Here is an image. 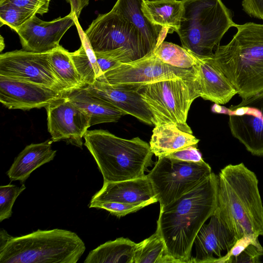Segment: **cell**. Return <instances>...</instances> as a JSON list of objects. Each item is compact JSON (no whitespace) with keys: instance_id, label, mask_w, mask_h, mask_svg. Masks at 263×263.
<instances>
[{"instance_id":"obj_1","label":"cell","mask_w":263,"mask_h":263,"mask_svg":"<svg viewBox=\"0 0 263 263\" xmlns=\"http://www.w3.org/2000/svg\"><path fill=\"white\" fill-rule=\"evenodd\" d=\"M218 176L212 173L194 189L160 207L157 229L167 253L190 263L195 237L217 207Z\"/></svg>"},{"instance_id":"obj_2","label":"cell","mask_w":263,"mask_h":263,"mask_svg":"<svg viewBox=\"0 0 263 263\" xmlns=\"http://www.w3.org/2000/svg\"><path fill=\"white\" fill-rule=\"evenodd\" d=\"M258 183L255 174L243 163L229 164L219 174L217 210L238 240L263 236Z\"/></svg>"},{"instance_id":"obj_3","label":"cell","mask_w":263,"mask_h":263,"mask_svg":"<svg viewBox=\"0 0 263 263\" xmlns=\"http://www.w3.org/2000/svg\"><path fill=\"white\" fill-rule=\"evenodd\" d=\"M227 44L218 46L212 60L242 99L263 91V24L237 25Z\"/></svg>"},{"instance_id":"obj_4","label":"cell","mask_w":263,"mask_h":263,"mask_svg":"<svg viewBox=\"0 0 263 263\" xmlns=\"http://www.w3.org/2000/svg\"><path fill=\"white\" fill-rule=\"evenodd\" d=\"M84 145L101 172L104 182L145 177L154 155L149 144L139 137L123 139L106 130H87Z\"/></svg>"},{"instance_id":"obj_5","label":"cell","mask_w":263,"mask_h":263,"mask_svg":"<svg viewBox=\"0 0 263 263\" xmlns=\"http://www.w3.org/2000/svg\"><path fill=\"white\" fill-rule=\"evenodd\" d=\"M85 249L74 232L39 229L22 236H11L0 247V262L76 263Z\"/></svg>"},{"instance_id":"obj_6","label":"cell","mask_w":263,"mask_h":263,"mask_svg":"<svg viewBox=\"0 0 263 263\" xmlns=\"http://www.w3.org/2000/svg\"><path fill=\"white\" fill-rule=\"evenodd\" d=\"M183 10L176 31L182 47L199 57H210L224 34L237 25L221 0H182Z\"/></svg>"},{"instance_id":"obj_7","label":"cell","mask_w":263,"mask_h":263,"mask_svg":"<svg viewBox=\"0 0 263 263\" xmlns=\"http://www.w3.org/2000/svg\"><path fill=\"white\" fill-rule=\"evenodd\" d=\"M138 91L152 112L155 126L173 123L180 130L193 134L187 118L192 103L201 97L196 73L143 85Z\"/></svg>"},{"instance_id":"obj_8","label":"cell","mask_w":263,"mask_h":263,"mask_svg":"<svg viewBox=\"0 0 263 263\" xmlns=\"http://www.w3.org/2000/svg\"><path fill=\"white\" fill-rule=\"evenodd\" d=\"M212 173L204 161H183L167 156L158 158L147 175L160 207L180 197L199 184Z\"/></svg>"},{"instance_id":"obj_9","label":"cell","mask_w":263,"mask_h":263,"mask_svg":"<svg viewBox=\"0 0 263 263\" xmlns=\"http://www.w3.org/2000/svg\"><path fill=\"white\" fill-rule=\"evenodd\" d=\"M84 33L95 52L123 50L134 60L149 54L137 28L112 10L99 14Z\"/></svg>"},{"instance_id":"obj_10","label":"cell","mask_w":263,"mask_h":263,"mask_svg":"<svg viewBox=\"0 0 263 263\" xmlns=\"http://www.w3.org/2000/svg\"><path fill=\"white\" fill-rule=\"evenodd\" d=\"M195 74L194 68L185 69L169 65L152 52L138 60L121 63L96 80L138 90L143 85Z\"/></svg>"},{"instance_id":"obj_11","label":"cell","mask_w":263,"mask_h":263,"mask_svg":"<svg viewBox=\"0 0 263 263\" xmlns=\"http://www.w3.org/2000/svg\"><path fill=\"white\" fill-rule=\"evenodd\" d=\"M49 52L37 53L24 49L0 55V75L50 87L64 93L68 90L55 74Z\"/></svg>"},{"instance_id":"obj_12","label":"cell","mask_w":263,"mask_h":263,"mask_svg":"<svg viewBox=\"0 0 263 263\" xmlns=\"http://www.w3.org/2000/svg\"><path fill=\"white\" fill-rule=\"evenodd\" d=\"M233 136L253 155L263 156V91L228 108Z\"/></svg>"},{"instance_id":"obj_13","label":"cell","mask_w":263,"mask_h":263,"mask_svg":"<svg viewBox=\"0 0 263 263\" xmlns=\"http://www.w3.org/2000/svg\"><path fill=\"white\" fill-rule=\"evenodd\" d=\"M48 130L53 142L65 140L82 148V138L90 127V118L64 94L45 107Z\"/></svg>"},{"instance_id":"obj_14","label":"cell","mask_w":263,"mask_h":263,"mask_svg":"<svg viewBox=\"0 0 263 263\" xmlns=\"http://www.w3.org/2000/svg\"><path fill=\"white\" fill-rule=\"evenodd\" d=\"M238 239L216 209L204 223L194 241L196 255L190 263H221Z\"/></svg>"},{"instance_id":"obj_15","label":"cell","mask_w":263,"mask_h":263,"mask_svg":"<svg viewBox=\"0 0 263 263\" xmlns=\"http://www.w3.org/2000/svg\"><path fill=\"white\" fill-rule=\"evenodd\" d=\"M76 18L71 12L50 22L41 20L34 15L16 32L23 49L37 53L50 52L60 45L68 29L76 25Z\"/></svg>"},{"instance_id":"obj_16","label":"cell","mask_w":263,"mask_h":263,"mask_svg":"<svg viewBox=\"0 0 263 263\" xmlns=\"http://www.w3.org/2000/svg\"><path fill=\"white\" fill-rule=\"evenodd\" d=\"M64 94L42 85L0 75V102L9 109L45 108Z\"/></svg>"},{"instance_id":"obj_17","label":"cell","mask_w":263,"mask_h":263,"mask_svg":"<svg viewBox=\"0 0 263 263\" xmlns=\"http://www.w3.org/2000/svg\"><path fill=\"white\" fill-rule=\"evenodd\" d=\"M85 87L90 92L110 103L125 115H130L145 124L154 125L152 112L138 89L114 86L98 80Z\"/></svg>"},{"instance_id":"obj_18","label":"cell","mask_w":263,"mask_h":263,"mask_svg":"<svg viewBox=\"0 0 263 263\" xmlns=\"http://www.w3.org/2000/svg\"><path fill=\"white\" fill-rule=\"evenodd\" d=\"M90 201L149 205L158 201L147 175L134 179L104 182L102 187Z\"/></svg>"},{"instance_id":"obj_19","label":"cell","mask_w":263,"mask_h":263,"mask_svg":"<svg viewBox=\"0 0 263 263\" xmlns=\"http://www.w3.org/2000/svg\"><path fill=\"white\" fill-rule=\"evenodd\" d=\"M193 67L198 79L201 98L222 105L237 94L228 79L214 64L212 57H199Z\"/></svg>"},{"instance_id":"obj_20","label":"cell","mask_w":263,"mask_h":263,"mask_svg":"<svg viewBox=\"0 0 263 263\" xmlns=\"http://www.w3.org/2000/svg\"><path fill=\"white\" fill-rule=\"evenodd\" d=\"M144 0H117L112 10L126 18L139 31L148 53L164 41L169 30L152 24L142 11Z\"/></svg>"},{"instance_id":"obj_21","label":"cell","mask_w":263,"mask_h":263,"mask_svg":"<svg viewBox=\"0 0 263 263\" xmlns=\"http://www.w3.org/2000/svg\"><path fill=\"white\" fill-rule=\"evenodd\" d=\"M51 139L27 145L15 158L7 172L11 181L25 182L35 169L52 160L57 153L53 150Z\"/></svg>"},{"instance_id":"obj_22","label":"cell","mask_w":263,"mask_h":263,"mask_svg":"<svg viewBox=\"0 0 263 263\" xmlns=\"http://www.w3.org/2000/svg\"><path fill=\"white\" fill-rule=\"evenodd\" d=\"M90 118V126L115 122L125 114L104 99L90 92L85 86L64 94Z\"/></svg>"},{"instance_id":"obj_23","label":"cell","mask_w":263,"mask_h":263,"mask_svg":"<svg viewBox=\"0 0 263 263\" xmlns=\"http://www.w3.org/2000/svg\"><path fill=\"white\" fill-rule=\"evenodd\" d=\"M199 140L193 134L180 130L173 123L155 125L149 145L157 157L166 156L186 146L197 144Z\"/></svg>"},{"instance_id":"obj_24","label":"cell","mask_w":263,"mask_h":263,"mask_svg":"<svg viewBox=\"0 0 263 263\" xmlns=\"http://www.w3.org/2000/svg\"><path fill=\"white\" fill-rule=\"evenodd\" d=\"M183 10L182 1H143L142 11L154 25L167 29L170 33L179 28Z\"/></svg>"},{"instance_id":"obj_25","label":"cell","mask_w":263,"mask_h":263,"mask_svg":"<svg viewBox=\"0 0 263 263\" xmlns=\"http://www.w3.org/2000/svg\"><path fill=\"white\" fill-rule=\"evenodd\" d=\"M137 243L128 238H118L89 252L84 263H134Z\"/></svg>"},{"instance_id":"obj_26","label":"cell","mask_w":263,"mask_h":263,"mask_svg":"<svg viewBox=\"0 0 263 263\" xmlns=\"http://www.w3.org/2000/svg\"><path fill=\"white\" fill-rule=\"evenodd\" d=\"M76 25L81 40V45L77 50L70 52V55L82 81L86 86L92 84L103 73L98 63L95 52L84 31L80 26L77 18L76 20Z\"/></svg>"},{"instance_id":"obj_27","label":"cell","mask_w":263,"mask_h":263,"mask_svg":"<svg viewBox=\"0 0 263 263\" xmlns=\"http://www.w3.org/2000/svg\"><path fill=\"white\" fill-rule=\"evenodd\" d=\"M51 67L68 91L85 86L70 57V52L59 45L49 52Z\"/></svg>"},{"instance_id":"obj_28","label":"cell","mask_w":263,"mask_h":263,"mask_svg":"<svg viewBox=\"0 0 263 263\" xmlns=\"http://www.w3.org/2000/svg\"><path fill=\"white\" fill-rule=\"evenodd\" d=\"M179 263L170 255L158 230L149 237L137 243L134 263Z\"/></svg>"},{"instance_id":"obj_29","label":"cell","mask_w":263,"mask_h":263,"mask_svg":"<svg viewBox=\"0 0 263 263\" xmlns=\"http://www.w3.org/2000/svg\"><path fill=\"white\" fill-rule=\"evenodd\" d=\"M153 52L163 62L178 68H192L197 61V56L184 47L165 41Z\"/></svg>"},{"instance_id":"obj_30","label":"cell","mask_w":263,"mask_h":263,"mask_svg":"<svg viewBox=\"0 0 263 263\" xmlns=\"http://www.w3.org/2000/svg\"><path fill=\"white\" fill-rule=\"evenodd\" d=\"M35 14L11 3H0L1 26L7 25L16 32L23 25Z\"/></svg>"},{"instance_id":"obj_31","label":"cell","mask_w":263,"mask_h":263,"mask_svg":"<svg viewBox=\"0 0 263 263\" xmlns=\"http://www.w3.org/2000/svg\"><path fill=\"white\" fill-rule=\"evenodd\" d=\"M25 189L24 184L20 187L11 184L1 185L0 222L11 216L13 204L17 197Z\"/></svg>"},{"instance_id":"obj_32","label":"cell","mask_w":263,"mask_h":263,"mask_svg":"<svg viewBox=\"0 0 263 263\" xmlns=\"http://www.w3.org/2000/svg\"><path fill=\"white\" fill-rule=\"evenodd\" d=\"M148 205L147 203L134 204L114 202L90 201L89 207L105 210L111 215L120 218L129 213L136 212Z\"/></svg>"},{"instance_id":"obj_33","label":"cell","mask_w":263,"mask_h":263,"mask_svg":"<svg viewBox=\"0 0 263 263\" xmlns=\"http://www.w3.org/2000/svg\"><path fill=\"white\" fill-rule=\"evenodd\" d=\"M263 255V247L259 242L251 243L237 255L231 257L225 263H259Z\"/></svg>"},{"instance_id":"obj_34","label":"cell","mask_w":263,"mask_h":263,"mask_svg":"<svg viewBox=\"0 0 263 263\" xmlns=\"http://www.w3.org/2000/svg\"><path fill=\"white\" fill-rule=\"evenodd\" d=\"M50 2V0H0V3H9L40 15L48 11Z\"/></svg>"},{"instance_id":"obj_35","label":"cell","mask_w":263,"mask_h":263,"mask_svg":"<svg viewBox=\"0 0 263 263\" xmlns=\"http://www.w3.org/2000/svg\"><path fill=\"white\" fill-rule=\"evenodd\" d=\"M166 156L187 162H200L204 161L201 153L197 149V144L186 146Z\"/></svg>"},{"instance_id":"obj_36","label":"cell","mask_w":263,"mask_h":263,"mask_svg":"<svg viewBox=\"0 0 263 263\" xmlns=\"http://www.w3.org/2000/svg\"><path fill=\"white\" fill-rule=\"evenodd\" d=\"M242 6L250 16L263 20V0H242Z\"/></svg>"},{"instance_id":"obj_37","label":"cell","mask_w":263,"mask_h":263,"mask_svg":"<svg viewBox=\"0 0 263 263\" xmlns=\"http://www.w3.org/2000/svg\"><path fill=\"white\" fill-rule=\"evenodd\" d=\"M66 1L70 5V12L73 13L77 19L79 18L83 8L87 6L89 3V0H66Z\"/></svg>"},{"instance_id":"obj_38","label":"cell","mask_w":263,"mask_h":263,"mask_svg":"<svg viewBox=\"0 0 263 263\" xmlns=\"http://www.w3.org/2000/svg\"><path fill=\"white\" fill-rule=\"evenodd\" d=\"M212 110L214 112L228 115V108L221 106L220 104L215 103L212 108Z\"/></svg>"},{"instance_id":"obj_39","label":"cell","mask_w":263,"mask_h":263,"mask_svg":"<svg viewBox=\"0 0 263 263\" xmlns=\"http://www.w3.org/2000/svg\"><path fill=\"white\" fill-rule=\"evenodd\" d=\"M4 47H5V44H4V39L3 38V37L2 36H1V40H0L1 51H2L3 50Z\"/></svg>"},{"instance_id":"obj_40","label":"cell","mask_w":263,"mask_h":263,"mask_svg":"<svg viewBox=\"0 0 263 263\" xmlns=\"http://www.w3.org/2000/svg\"><path fill=\"white\" fill-rule=\"evenodd\" d=\"M146 1H161V0H144Z\"/></svg>"}]
</instances>
